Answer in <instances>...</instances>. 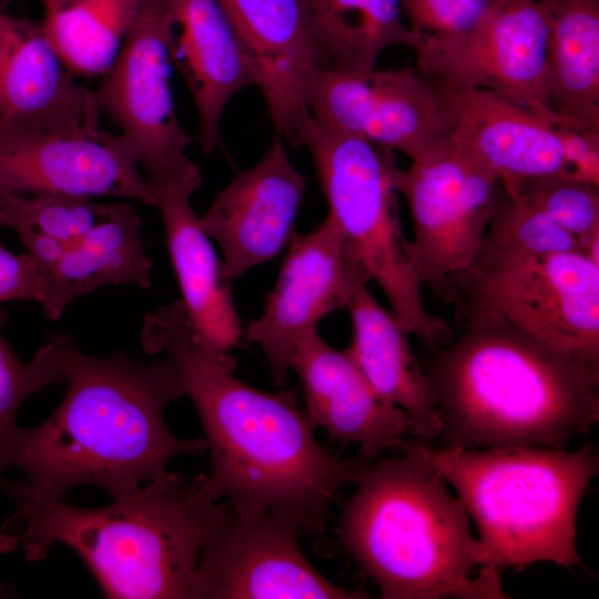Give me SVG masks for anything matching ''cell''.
<instances>
[{
	"label": "cell",
	"mask_w": 599,
	"mask_h": 599,
	"mask_svg": "<svg viewBox=\"0 0 599 599\" xmlns=\"http://www.w3.org/2000/svg\"><path fill=\"white\" fill-rule=\"evenodd\" d=\"M141 342L182 376L205 433L213 497L243 514L283 511L305 532H323L329 505L367 458L327 453L293 392L265 393L235 377V361L195 337L180 300L145 315Z\"/></svg>",
	"instance_id": "1"
},
{
	"label": "cell",
	"mask_w": 599,
	"mask_h": 599,
	"mask_svg": "<svg viewBox=\"0 0 599 599\" xmlns=\"http://www.w3.org/2000/svg\"><path fill=\"white\" fill-rule=\"evenodd\" d=\"M64 359L60 405L37 426L18 425L0 451L1 469L23 471L19 481L31 494L58 500L90 485L123 498L171 459L206 451L205 439L177 437L164 423V408L186 397L169 357L145 363L121 351L94 356L67 334Z\"/></svg>",
	"instance_id": "2"
},
{
	"label": "cell",
	"mask_w": 599,
	"mask_h": 599,
	"mask_svg": "<svg viewBox=\"0 0 599 599\" xmlns=\"http://www.w3.org/2000/svg\"><path fill=\"white\" fill-rule=\"evenodd\" d=\"M422 363L438 409V446L566 448L599 420V368L508 323L460 327Z\"/></svg>",
	"instance_id": "3"
},
{
	"label": "cell",
	"mask_w": 599,
	"mask_h": 599,
	"mask_svg": "<svg viewBox=\"0 0 599 599\" xmlns=\"http://www.w3.org/2000/svg\"><path fill=\"white\" fill-rule=\"evenodd\" d=\"M1 489L16 511L0 527V552L20 549L38 561L64 545L111 599H190L201 550L221 512L205 474L186 479L164 470L100 508L40 498L19 480L4 479Z\"/></svg>",
	"instance_id": "4"
},
{
	"label": "cell",
	"mask_w": 599,
	"mask_h": 599,
	"mask_svg": "<svg viewBox=\"0 0 599 599\" xmlns=\"http://www.w3.org/2000/svg\"><path fill=\"white\" fill-rule=\"evenodd\" d=\"M378 457V456H377ZM367 458L344 505L339 542L383 599H505L498 572L480 571L470 518L419 456Z\"/></svg>",
	"instance_id": "5"
},
{
	"label": "cell",
	"mask_w": 599,
	"mask_h": 599,
	"mask_svg": "<svg viewBox=\"0 0 599 599\" xmlns=\"http://www.w3.org/2000/svg\"><path fill=\"white\" fill-rule=\"evenodd\" d=\"M427 461L456 491L478 531L480 571L536 562L583 567L577 516L598 455L588 448H446L413 437L396 449Z\"/></svg>",
	"instance_id": "6"
},
{
	"label": "cell",
	"mask_w": 599,
	"mask_h": 599,
	"mask_svg": "<svg viewBox=\"0 0 599 599\" xmlns=\"http://www.w3.org/2000/svg\"><path fill=\"white\" fill-rule=\"evenodd\" d=\"M301 145L313 159L327 215L369 282L384 293L402 327L424 343L445 345L450 325L426 306L410 240L403 231L395 151L333 129L312 115Z\"/></svg>",
	"instance_id": "7"
},
{
	"label": "cell",
	"mask_w": 599,
	"mask_h": 599,
	"mask_svg": "<svg viewBox=\"0 0 599 599\" xmlns=\"http://www.w3.org/2000/svg\"><path fill=\"white\" fill-rule=\"evenodd\" d=\"M458 328L496 319L599 368V263L573 250L507 262L450 281Z\"/></svg>",
	"instance_id": "8"
},
{
	"label": "cell",
	"mask_w": 599,
	"mask_h": 599,
	"mask_svg": "<svg viewBox=\"0 0 599 599\" xmlns=\"http://www.w3.org/2000/svg\"><path fill=\"white\" fill-rule=\"evenodd\" d=\"M176 19L166 0H143L115 59L94 91L105 114L134 146L155 195L195 140L180 124L170 74Z\"/></svg>",
	"instance_id": "9"
},
{
	"label": "cell",
	"mask_w": 599,
	"mask_h": 599,
	"mask_svg": "<svg viewBox=\"0 0 599 599\" xmlns=\"http://www.w3.org/2000/svg\"><path fill=\"white\" fill-rule=\"evenodd\" d=\"M302 525L277 510L243 514L229 502L201 550L190 599H366L324 577L305 557Z\"/></svg>",
	"instance_id": "10"
},
{
	"label": "cell",
	"mask_w": 599,
	"mask_h": 599,
	"mask_svg": "<svg viewBox=\"0 0 599 599\" xmlns=\"http://www.w3.org/2000/svg\"><path fill=\"white\" fill-rule=\"evenodd\" d=\"M549 14L541 0H502L468 35L418 44L416 70L432 85L495 92L552 125L547 100Z\"/></svg>",
	"instance_id": "11"
},
{
	"label": "cell",
	"mask_w": 599,
	"mask_h": 599,
	"mask_svg": "<svg viewBox=\"0 0 599 599\" xmlns=\"http://www.w3.org/2000/svg\"><path fill=\"white\" fill-rule=\"evenodd\" d=\"M397 187L412 215L410 251L420 283L441 301L479 251L500 184L449 145L400 169Z\"/></svg>",
	"instance_id": "12"
},
{
	"label": "cell",
	"mask_w": 599,
	"mask_h": 599,
	"mask_svg": "<svg viewBox=\"0 0 599 599\" xmlns=\"http://www.w3.org/2000/svg\"><path fill=\"white\" fill-rule=\"evenodd\" d=\"M313 118L423 161L447 149L441 102L416 69H322L311 88Z\"/></svg>",
	"instance_id": "13"
},
{
	"label": "cell",
	"mask_w": 599,
	"mask_h": 599,
	"mask_svg": "<svg viewBox=\"0 0 599 599\" xmlns=\"http://www.w3.org/2000/svg\"><path fill=\"white\" fill-rule=\"evenodd\" d=\"M133 144L101 126L69 132L0 131V196H111L156 206Z\"/></svg>",
	"instance_id": "14"
},
{
	"label": "cell",
	"mask_w": 599,
	"mask_h": 599,
	"mask_svg": "<svg viewBox=\"0 0 599 599\" xmlns=\"http://www.w3.org/2000/svg\"><path fill=\"white\" fill-rule=\"evenodd\" d=\"M287 245L262 314L243 331V341L263 352L277 387L286 382L301 338L370 283L328 215L309 233L294 232Z\"/></svg>",
	"instance_id": "15"
},
{
	"label": "cell",
	"mask_w": 599,
	"mask_h": 599,
	"mask_svg": "<svg viewBox=\"0 0 599 599\" xmlns=\"http://www.w3.org/2000/svg\"><path fill=\"white\" fill-rule=\"evenodd\" d=\"M305 189L306 177L274 138L255 165L216 193L199 219L221 247L226 280L272 260L287 245Z\"/></svg>",
	"instance_id": "16"
},
{
	"label": "cell",
	"mask_w": 599,
	"mask_h": 599,
	"mask_svg": "<svg viewBox=\"0 0 599 599\" xmlns=\"http://www.w3.org/2000/svg\"><path fill=\"white\" fill-rule=\"evenodd\" d=\"M267 105L275 138L301 145L311 88L323 69L303 0H220Z\"/></svg>",
	"instance_id": "17"
},
{
	"label": "cell",
	"mask_w": 599,
	"mask_h": 599,
	"mask_svg": "<svg viewBox=\"0 0 599 599\" xmlns=\"http://www.w3.org/2000/svg\"><path fill=\"white\" fill-rule=\"evenodd\" d=\"M100 119L94 91L75 81L42 21L0 10V131L69 132Z\"/></svg>",
	"instance_id": "18"
},
{
	"label": "cell",
	"mask_w": 599,
	"mask_h": 599,
	"mask_svg": "<svg viewBox=\"0 0 599 599\" xmlns=\"http://www.w3.org/2000/svg\"><path fill=\"white\" fill-rule=\"evenodd\" d=\"M433 89L441 102L449 144L504 191L531 177L567 173L550 122L488 90Z\"/></svg>",
	"instance_id": "19"
},
{
	"label": "cell",
	"mask_w": 599,
	"mask_h": 599,
	"mask_svg": "<svg viewBox=\"0 0 599 599\" xmlns=\"http://www.w3.org/2000/svg\"><path fill=\"white\" fill-rule=\"evenodd\" d=\"M203 179L184 156L156 193L172 267L190 326L206 347L230 353L243 341L231 282L192 206Z\"/></svg>",
	"instance_id": "20"
},
{
	"label": "cell",
	"mask_w": 599,
	"mask_h": 599,
	"mask_svg": "<svg viewBox=\"0 0 599 599\" xmlns=\"http://www.w3.org/2000/svg\"><path fill=\"white\" fill-rule=\"evenodd\" d=\"M291 370L312 425L344 446H357L362 456L377 457L412 437L406 413L380 400L348 352L332 347L317 329L298 342Z\"/></svg>",
	"instance_id": "21"
},
{
	"label": "cell",
	"mask_w": 599,
	"mask_h": 599,
	"mask_svg": "<svg viewBox=\"0 0 599 599\" xmlns=\"http://www.w3.org/2000/svg\"><path fill=\"white\" fill-rule=\"evenodd\" d=\"M176 29L172 64L195 103L205 154L221 143V121L230 100L254 79L234 27L220 0H166Z\"/></svg>",
	"instance_id": "22"
},
{
	"label": "cell",
	"mask_w": 599,
	"mask_h": 599,
	"mask_svg": "<svg viewBox=\"0 0 599 599\" xmlns=\"http://www.w3.org/2000/svg\"><path fill=\"white\" fill-rule=\"evenodd\" d=\"M345 309L352 323L346 351L354 363L380 400L406 413L412 437L433 443L440 433L438 409L422 363L409 345V334L368 284L355 291Z\"/></svg>",
	"instance_id": "23"
},
{
	"label": "cell",
	"mask_w": 599,
	"mask_h": 599,
	"mask_svg": "<svg viewBox=\"0 0 599 599\" xmlns=\"http://www.w3.org/2000/svg\"><path fill=\"white\" fill-rule=\"evenodd\" d=\"M142 229L141 216L131 203H110L103 220L68 243L53 265L40 268V304L47 318L58 321L72 301L104 285L149 288L152 261L145 251Z\"/></svg>",
	"instance_id": "24"
},
{
	"label": "cell",
	"mask_w": 599,
	"mask_h": 599,
	"mask_svg": "<svg viewBox=\"0 0 599 599\" xmlns=\"http://www.w3.org/2000/svg\"><path fill=\"white\" fill-rule=\"evenodd\" d=\"M549 14L547 100L561 120L599 126V0H541Z\"/></svg>",
	"instance_id": "25"
},
{
	"label": "cell",
	"mask_w": 599,
	"mask_h": 599,
	"mask_svg": "<svg viewBox=\"0 0 599 599\" xmlns=\"http://www.w3.org/2000/svg\"><path fill=\"white\" fill-rule=\"evenodd\" d=\"M323 69L369 71L387 49H414L400 0H303Z\"/></svg>",
	"instance_id": "26"
},
{
	"label": "cell",
	"mask_w": 599,
	"mask_h": 599,
	"mask_svg": "<svg viewBox=\"0 0 599 599\" xmlns=\"http://www.w3.org/2000/svg\"><path fill=\"white\" fill-rule=\"evenodd\" d=\"M43 27L75 77H101L112 64L143 0H41Z\"/></svg>",
	"instance_id": "27"
},
{
	"label": "cell",
	"mask_w": 599,
	"mask_h": 599,
	"mask_svg": "<svg viewBox=\"0 0 599 599\" xmlns=\"http://www.w3.org/2000/svg\"><path fill=\"white\" fill-rule=\"evenodd\" d=\"M573 250L583 251L578 237L500 186L481 246L466 272L479 273L516 260Z\"/></svg>",
	"instance_id": "28"
},
{
	"label": "cell",
	"mask_w": 599,
	"mask_h": 599,
	"mask_svg": "<svg viewBox=\"0 0 599 599\" xmlns=\"http://www.w3.org/2000/svg\"><path fill=\"white\" fill-rule=\"evenodd\" d=\"M110 203L58 194H6L0 196V225L20 233H34L73 242L105 217Z\"/></svg>",
	"instance_id": "29"
},
{
	"label": "cell",
	"mask_w": 599,
	"mask_h": 599,
	"mask_svg": "<svg viewBox=\"0 0 599 599\" xmlns=\"http://www.w3.org/2000/svg\"><path fill=\"white\" fill-rule=\"evenodd\" d=\"M4 319L6 314L0 309V451L8 436L18 426L17 416L23 402L49 384L64 382L65 378L67 334H50L31 361L24 362L2 334Z\"/></svg>",
	"instance_id": "30"
},
{
	"label": "cell",
	"mask_w": 599,
	"mask_h": 599,
	"mask_svg": "<svg viewBox=\"0 0 599 599\" xmlns=\"http://www.w3.org/2000/svg\"><path fill=\"white\" fill-rule=\"evenodd\" d=\"M506 193L544 213L578 237L582 246L591 234L599 231L597 186L555 174L525 180Z\"/></svg>",
	"instance_id": "31"
},
{
	"label": "cell",
	"mask_w": 599,
	"mask_h": 599,
	"mask_svg": "<svg viewBox=\"0 0 599 599\" xmlns=\"http://www.w3.org/2000/svg\"><path fill=\"white\" fill-rule=\"evenodd\" d=\"M501 1L400 0V3L418 45L443 44L468 35Z\"/></svg>",
	"instance_id": "32"
},
{
	"label": "cell",
	"mask_w": 599,
	"mask_h": 599,
	"mask_svg": "<svg viewBox=\"0 0 599 599\" xmlns=\"http://www.w3.org/2000/svg\"><path fill=\"white\" fill-rule=\"evenodd\" d=\"M554 128L567 165L565 176L599 187V126L562 120Z\"/></svg>",
	"instance_id": "33"
},
{
	"label": "cell",
	"mask_w": 599,
	"mask_h": 599,
	"mask_svg": "<svg viewBox=\"0 0 599 599\" xmlns=\"http://www.w3.org/2000/svg\"><path fill=\"white\" fill-rule=\"evenodd\" d=\"M43 294L40 267L28 253H14L0 244V303L35 301Z\"/></svg>",
	"instance_id": "34"
},
{
	"label": "cell",
	"mask_w": 599,
	"mask_h": 599,
	"mask_svg": "<svg viewBox=\"0 0 599 599\" xmlns=\"http://www.w3.org/2000/svg\"><path fill=\"white\" fill-rule=\"evenodd\" d=\"M1 473H2V469L0 468V489L2 488V484L4 480V478L1 477ZM13 595H14V591L11 588V586L0 583V598H8V597H12Z\"/></svg>",
	"instance_id": "35"
},
{
	"label": "cell",
	"mask_w": 599,
	"mask_h": 599,
	"mask_svg": "<svg viewBox=\"0 0 599 599\" xmlns=\"http://www.w3.org/2000/svg\"><path fill=\"white\" fill-rule=\"evenodd\" d=\"M17 0H0V10H8V8Z\"/></svg>",
	"instance_id": "36"
}]
</instances>
